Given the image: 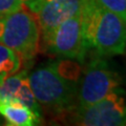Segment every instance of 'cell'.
I'll use <instances>...</instances> for the list:
<instances>
[{
	"mask_svg": "<svg viewBox=\"0 0 126 126\" xmlns=\"http://www.w3.org/2000/svg\"><path fill=\"white\" fill-rule=\"evenodd\" d=\"M70 59L41 65L29 74V82L39 105L54 112L70 111L76 106L81 68Z\"/></svg>",
	"mask_w": 126,
	"mask_h": 126,
	"instance_id": "obj_1",
	"label": "cell"
},
{
	"mask_svg": "<svg viewBox=\"0 0 126 126\" xmlns=\"http://www.w3.org/2000/svg\"><path fill=\"white\" fill-rule=\"evenodd\" d=\"M82 1V34L86 48H93L102 57L124 54L126 23L96 0Z\"/></svg>",
	"mask_w": 126,
	"mask_h": 126,
	"instance_id": "obj_2",
	"label": "cell"
},
{
	"mask_svg": "<svg viewBox=\"0 0 126 126\" xmlns=\"http://www.w3.org/2000/svg\"><path fill=\"white\" fill-rule=\"evenodd\" d=\"M40 29L35 15L26 9L0 16V43L31 61L40 46Z\"/></svg>",
	"mask_w": 126,
	"mask_h": 126,
	"instance_id": "obj_3",
	"label": "cell"
},
{
	"mask_svg": "<svg viewBox=\"0 0 126 126\" xmlns=\"http://www.w3.org/2000/svg\"><path fill=\"white\" fill-rule=\"evenodd\" d=\"M121 78L110 66L107 60L98 56L88 62L80 76L75 107L81 108L92 105L119 88Z\"/></svg>",
	"mask_w": 126,
	"mask_h": 126,
	"instance_id": "obj_4",
	"label": "cell"
},
{
	"mask_svg": "<svg viewBox=\"0 0 126 126\" xmlns=\"http://www.w3.org/2000/svg\"><path fill=\"white\" fill-rule=\"evenodd\" d=\"M73 122L84 126H124L126 125V99L120 87L105 98L85 107H75Z\"/></svg>",
	"mask_w": 126,
	"mask_h": 126,
	"instance_id": "obj_5",
	"label": "cell"
},
{
	"mask_svg": "<svg viewBox=\"0 0 126 126\" xmlns=\"http://www.w3.org/2000/svg\"><path fill=\"white\" fill-rule=\"evenodd\" d=\"M81 14L61 22L42 41L45 50L62 59H70L78 62L84 60L87 48L82 34Z\"/></svg>",
	"mask_w": 126,
	"mask_h": 126,
	"instance_id": "obj_6",
	"label": "cell"
},
{
	"mask_svg": "<svg viewBox=\"0 0 126 126\" xmlns=\"http://www.w3.org/2000/svg\"><path fill=\"white\" fill-rule=\"evenodd\" d=\"M35 15L40 29L41 40L66 19L82 13V0H30L25 4Z\"/></svg>",
	"mask_w": 126,
	"mask_h": 126,
	"instance_id": "obj_7",
	"label": "cell"
},
{
	"mask_svg": "<svg viewBox=\"0 0 126 126\" xmlns=\"http://www.w3.org/2000/svg\"><path fill=\"white\" fill-rule=\"evenodd\" d=\"M7 101L21 102L41 116V106L32 92L26 70L17 72L0 82V104Z\"/></svg>",
	"mask_w": 126,
	"mask_h": 126,
	"instance_id": "obj_8",
	"label": "cell"
},
{
	"mask_svg": "<svg viewBox=\"0 0 126 126\" xmlns=\"http://www.w3.org/2000/svg\"><path fill=\"white\" fill-rule=\"evenodd\" d=\"M0 116L12 126H34L41 122V116L25 104L18 101H7L0 104Z\"/></svg>",
	"mask_w": 126,
	"mask_h": 126,
	"instance_id": "obj_9",
	"label": "cell"
},
{
	"mask_svg": "<svg viewBox=\"0 0 126 126\" xmlns=\"http://www.w3.org/2000/svg\"><path fill=\"white\" fill-rule=\"evenodd\" d=\"M21 65V57L10 47L0 43V82L6 77L19 72Z\"/></svg>",
	"mask_w": 126,
	"mask_h": 126,
	"instance_id": "obj_10",
	"label": "cell"
},
{
	"mask_svg": "<svg viewBox=\"0 0 126 126\" xmlns=\"http://www.w3.org/2000/svg\"><path fill=\"white\" fill-rule=\"evenodd\" d=\"M102 6L115 13L126 23V0H96Z\"/></svg>",
	"mask_w": 126,
	"mask_h": 126,
	"instance_id": "obj_11",
	"label": "cell"
},
{
	"mask_svg": "<svg viewBox=\"0 0 126 126\" xmlns=\"http://www.w3.org/2000/svg\"><path fill=\"white\" fill-rule=\"evenodd\" d=\"M30 0H0V16L21 10Z\"/></svg>",
	"mask_w": 126,
	"mask_h": 126,
	"instance_id": "obj_12",
	"label": "cell"
},
{
	"mask_svg": "<svg viewBox=\"0 0 126 126\" xmlns=\"http://www.w3.org/2000/svg\"><path fill=\"white\" fill-rule=\"evenodd\" d=\"M125 54H126V49H125Z\"/></svg>",
	"mask_w": 126,
	"mask_h": 126,
	"instance_id": "obj_13",
	"label": "cell"
}]
</instances>
